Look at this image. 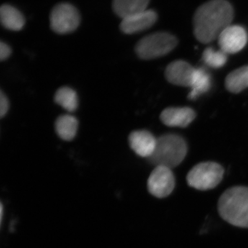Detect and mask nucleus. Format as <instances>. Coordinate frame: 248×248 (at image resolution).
<instances>
[{"label":"nucleus","instance_id":"obj_8","mask_svg":"<svg viewBox=\"0 0 248 248\" xmlns=\"http://www.w3.org/2000/svg\"><path fill=\"white\" fill-rule=\"evenodd\" d=\"M220 49L226 54H234L241 51L247 45L248 32L239 25H230L218 37Z\"/></svg>","mask_w":248,"mask_h":248},{"label":"nucleus","instance_id":"obj_9","mask_svg":"<svg viewBox=\"0 0 248 248\" xmlns=\"http://www.w3.org/2000/svg\"><path fill=\"white\" fill-rule=\"evenodd\" d=\"M196 68L184 60H177L170 63L165 76L171 84L176 86L190 87Z\"/></svg>","mask_w":248,"mask_h":248},{"label":"nucleus","instance_id":"obj_1","mask_svg":"<svg viewBox=\"0 0 248 248\" xmlns=\"http://www.w3.org/2000/svg\"><path fill=\"white\" fill-rule=\"evenodd\" d=\"M234 17L232 6L226 0H210L202 4L194 16V32L196 38L208 44L218 38Z\"/></svg>","mask_w":248,"mask_h":248},{"label":"nucleus","instance_id":"obj_5","mask_svg":"<svg viewBox=\"0 0 248 248\" xmlns=\"http://www.w3.org/2000/svg\"><path fill=\"white\" fill-rule=\"evenodd\" d=\"M224 170L215 162H203L196 165L187 175L190 187L199 190L215 188L223 179Z\"/></svg>","mask_w":248,"mask_h":248},{"label":"nucleus","instance_id":"obj_21","mask_svg":"<svg viewBox=\"0 0 248 248\" xmlns=\"http://www.w3.org/2000/svg\"><path fill=\"white\" fill-rule=\"evenodd\" d=\"M11 54V48L9 45L6 43L1 42L0 43V60L1 61H4L9 58Z\"/></svg>","mask_w":248,"mask_h":248},{"label":"nucleus","instance_id":"obj_6","mask_svg":"<svg viewBox=\"0 0 248 248\" xmlns=\"http://www.w3.org/2000/svg\"><path fill=\"white\" fill-rule=\"evenodd\" d=\"M81 17L79 11L68 3H60L52 10L50 16V27L54 32L67 34L79 27Z\"/></svg>","mask_w":248,"mask_h":248},{"label":"nucleus","instance_id":"obj_10","mask_svg":"<svg viewBox=\"0 0 248 248\" xmlns=\"http://www.w3.org/2000/svg\"><path fill=\"white\" fill-rule=\"evenodd\" d=\"M157 15L153 10L138 13L122 19L120 29L125 34H134L149 29L156 22Z\"/></svg>","mask_w":248,"mask_h":248},{"label":"nucleus","instance_id":"obj_17","mask_svg":"<svg viewBox=\"0 0 248 248\" xmlns=\"http://www.w3.org/2000/svg\"><path fill=\"white\" fill-rule=\"evenodd\" d=\"M226 89L230 92L239 93L248 88V66L231 72L226 79Z\"/></svg>","mask_w":248,"mask_h":248},{"label":"nucleus","instance_id":"obj_16","mask_svg":"<svg viewBox=\"0 0 248 248\" xmlns=\"http://www.w3.org/2000/svg\"><path fill=\"white\" fill-rule=\"evenodd\" d=\"M55 130L58 136L62 140L71 141L76 136L78 130V121L72 115L60 116L55 122Z\"/></svg>","mask_w":248,"mask_h":248},{"label":"nucleus","instance_id":"obj_14","mask_svg":"<svg viewBox=\"0 0 248 248\" xmlns=\"http://www.w3.org/2000/svg\"><path fill=\"white\" fill-rule=\"evenodd\" d=\"M150 0H113L112 9L119 17L124 19L147 10Z\"/></svg>","mask_w":248,"mask_h":248},{"label":"nucleus","instance_id":"obj_7","mask_svg":"<svg viewBox=\"0 0 248 248\" xmlns=\"http://www.w3.org/2000/svg\"><path fill=\"white\" fill-rule=\"evenodd\" d=\"M174 186L175 179L169 168L156 166L148 178V191L157 198H164L170 195Z\"/></svg>","mask_w":248,"mask_h":248},{"label":"nucleus","instance_id":"obj_4","mask_svg":"<svg viewBox=\"0 0 248 248\" xmlns=\"http://www.w3.org/2000/svg\"><path fill=\"white\" fill-rule=\"evenodd\" d=\"M177 45V40L172 34L158 32L142 38L135 46V52L142 60L161 58L172 51Z\"/></svg>","mask_w":248,"mask_h":248},{"label":"nucleus","instance_id":"obj_12","mask_svg":"<svg viewBox=\"0 0 248 248\" xmlns=\"http://www.w3.org/2000/svg\"><path fill=\"white\" fill-rule=\"evenodd\" d=\"M195 111L190 108H168L161 112L160 118L168 126L186 128L195 120Z\"/></svg>","mask_w":248,"mask_h":248},{"label":"nucleus","instance_id":"obj_3","mask_svg":"<svg viewBox=\"0 0 248 248\" xmlns=\"http://www.w3.org/2000/svg\"><path fill=\"white\" fill-rule=\"evenodd\" d=\"M187 143L184 138L175 134H166L156 139L155 151L148 161L156 166L172 169L177 167L187 155Z\"/></svg>","mask_w":248,"mask_h":248},{"label":"nucleus","instance_id":"obj_19","mask_svg":"<svg viewBox=\"0 0 248 248\" xmlns=\"http://www.w3.org/2000/svg\"><path fill=\"white\" fill-rule=\"evenodd\" d=\"M226 53L221 50H218L209 47L204 50L202 59L205 65L213 68H221L226 64L228 57Z\"/></svg>","mask_w":248,"mask_h":248},{"label":"nucleus","instance_id":"obj_20","mask_svg":"<svg viewBox=\"0 0 248 248\" xmlns=\"http://www.w3.org/2000/svg\"><path fill=\"white\" fill-rule=\"evenodd\" d=\"M9 109V102L8 98L5 95L4 93L1 92L0 94V116L1 118L4 117Z\"/></svg>","mask_w":248,"mask_h":248},{"label":"nucleus","instance_id":"obj_2","mask_svg":"<svg viewBox=\"0 0 248 248\" xmlns=\"http://www.w3.org/2000/svg\"><path fill=\"white\" fill-rule=\"evenodd\" d=\"M218 211L231 225L248 228V187L236 186L227 190L218 200Z\"/></svg>","mask_w":248,"mask_h":248},{"label":"nucleus","instance_id":"obj_13","mask_svg":"<svg viewBox=\"0 0 248 248\" xmlns=\"http://www.w3.org/2000/svg\"><path fill=\"white\" fill-rule=\"evenodd\" d=\"M0 19L3 27L11 31L22 30L25 24V19L22 13L9 4H3L1 6Z\"/></svg>","mask_w":248,"mask_h":248},{"label":"nucleus","instance_id":"obj_15","mask_svg":"<svg viewBox=\"0 0 248 248\" xmlns=\"http://www.w3.org/2000/svg\"><path fill=\"white\" fill-rule=\"evenodd\" d=\"M212 79L210 73L205 68H196L195 76L191 84L189 93L190 99H196L201 94L208 92L211 88Z\"/></svg>","mask_w":248,"mask_h":248},{"label":"nucleus","instance_id":"obj_11","mask_svg":"<svg viewBox=\"0 0 248 248\" xmlns=\"http://www.w3.org/2000/svg\"><path fill=\"white\" fill-rule=\"evenodd\" d=\"M128 141L131 149L142 157H150L156 144V139L150 132L144 130L132 132Z\"/></svg>","mask_w":248,"mask_h":248},{"label":"nucleus","instance_id":"obj_18","mask_svg":"<svg viewBox=\"0 0 248 248\" xmlns=\"http://www.w3.org/2000/svg\"><path fill=\"white\" fill-rule=\"evenodd\" d=\"M55 102L68 112H74L78 107V95L71 88H60L55 94Z\"/></svg>","mask_w":248,"mask_h":248}]
</instances>
